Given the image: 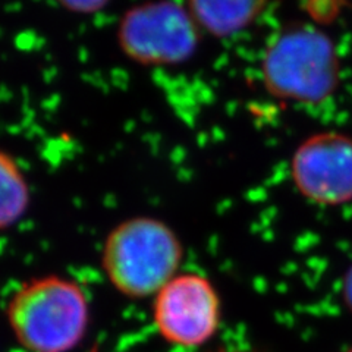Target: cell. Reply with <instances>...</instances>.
<instances>
[{
	"label": "cell",
	"mask_w": 352,
	"mask_h": 352,
	"mask_svg": "<svg viewBox=\"0 0 352 352\" xmlns=\"http://www.w3.org/2000/svg\"><path fill=\"white\" fill-rule=\"evenodd\" d=\"M8 322L30 352H69L85 336L90 307L78 283L62 276L25 282L8 304Z\"/></svg>",
	"instance_id": "cell-3"
},
{
	"label": "cell",
	"mask_w": 352,
	"mask_h": 352,
	"mask_svg": "<svg viewBox=\"0 0 352 352\" xmlns=\"http://www.w3.org/2000/svg\"><path fill=\"white\" fill-rule=\"evenodd\" d=\"M348 352H352V349H349V351H348Z\"/></svg>",
	"instance_id": "cell-12"
},
{
	"label": "cell",
	"mask_w": 352,
	"mask_h": 352,
	"mask_svg": "<svg viewBox=\"0 0 352 352\" xmlns=\"http://www.w3.org/2000/svg\"><path fill=\"white\" fill-rule=\"evenodd\" d=\"M31 201L30 185L19 163L0 150V230L18 223Z\"/></svg>",
	"instance_id": "cell-8"
},
{
	"label": "cell",
	"mask_w": 352,
	"mask_h": 352,
	"mask_svg": "<svg viewBox=\"0 0 352 352\" xmlns=\"http://www.w3.org/2000/svg\"><path fill=\"white\" fill-rule=\"evenodd\" d=\"M201 30L185 6L172 0H148L120 18L116 40L125 56L146 66L188 60L200 44Z\"/></svg>",
	"instance_id": "cell-4"
},
{
	"label": "cell",
	"mask_w": 352,
	"mask_h": 352,
	"mask_svg": "<svg viewBox=\"0 0 352 352\" xmlns=\"http://www.w3.org/2000/svg\"><path fill=\"white\" fill-rule=\"evenodd\" d=\"M184 247L175 230L156 217L137 216L107 234L102 266L113 288L128 298L156 296L176 274Z\"/></svg>",
	"instance_id": "cell-2"
},
{
	"label": "cell",
	"mask_w": 352,
	"mask_h": 352,
	"mask_svg": "<svg viewBox=\"0 0 352 352\" xmlns=\"http://www.w3.org/2000/svg\"><path fill=\"white\" fill-rule=\"evenodd\" d=\"M344 298L352 310V266L348 269L344 279Z\"/></svg>",
	"instance_id": "cell-10"
},
{
	"label": "cell",
	"mask_w": 352,
	"mask_h": 352,
	"mask_svg": "<svg viewBox=\"0 0 352 352\" xmlns=\"http://www.w3.org/2000/svg\"><path fill=\"white\" fill-rule=\"evenodd\" d=\"M216 352H239V351H226V349H222V351H216Z\"/></svg>",
	"instance_id": "cell-11"
},
{
	"label": "cell",
	"mask_w": 352,
	"mask_h": 352,
	"mask_svg": "<svg viewBox=\"0 0 352 352\" xmlns=\"http://www.w3.org/2000/svg\"><path fill=\"white\" fill-rule=\"evenodd\" d=\"M261 81L279 100L322 104L340 82L336 44L311 24H292L280 30L264 49Z\"/></svg>",
	"instance_id": "cell-1"
},
{
	"label": "cell",
	"mask_w": 352,
	"mask_h": 352,
	"mask_svg": "<svg viewBox=\"0 0 352 352\" xmlns=\"http://www.w3.org/2000/svg\"><path fill=\"white\" fill-rule=\"evenodd\" d=\"M58 3L72 14L93 15L104 9L110 0H58Z\"/></svg>",
	"instance_id": "cell-9"
},
{
	"label": "cell",
	"mask_w": 352,
	"mask_h": 352,
	"mask_svg": "<svg viewBox=\"0 0 352 352\" xmlns=\"http://www.w3.org/2000/svg\"><path fill=\"white\" fill-rule=\"evenodd\" d=\"M270 0H186V10L208 36L228 38L254 24Z\"/></svg>",
	"instance_id": "cell-7"
},
{
	"label": "cell",
	"mask_w": 352,
	"mask_h": 352,
	"mask_svg": "<svg viewBox=\"0 0 352 352\" xmlns=\"http://www.w3.org/2000/svg\"><path fill=\"white\" fill-rule=\"evenodd\" d=\"M153 320L168 344L195 348L210 340L220 323V300L213 283L197 273H182L154 296Z\"/></svg>",
	"instance_id": "cell-5"
},
{
	"label": "cell",
	"mask_w": 352,
	"mask_h": 352,
	"mask_svg": "<svg viewBox=\"0 0 352 352\" xmlns=\"http://www.w3.org/2000/svg\"><path fill=\"white\" fill-rule=\"evenodd\" d=\"M298 194L318 206L336 207L352 201V137L323 131L305 138L289 163Z\"/></svg>",
	"instance_id": "cell-6"
}]
</instances>
